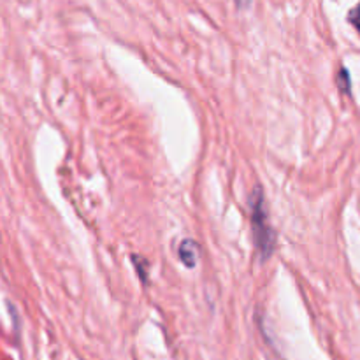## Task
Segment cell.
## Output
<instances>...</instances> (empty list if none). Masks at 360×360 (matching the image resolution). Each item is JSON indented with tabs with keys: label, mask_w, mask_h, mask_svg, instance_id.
<instances>
[{
	"label": "cell",
	"mask_w": 360,
	"mask_h": 360,
	"mask_svg": "<svg viewBox=\"0 0 360 360\" xmlns=\"http://www.w3.org/2000/svg\"><path fill=\"white\" fill-rule=\"evenodd\" d=\"M197 255H199V250L197 245L192 239H185V241L179 245V259L185 264L186 267H193L197 264Z\"/></svg>",
	"instance_id": "cell-2"
},
{
	"label": "cell",
	"mask_w": 360,
	"mask_h": 360,
	"mask_svg": "<svg viewBox=\"0 0 360 360\" xmlns=\"http://www.w3.org/2000/svg\"><path fill=\"white\" fill-rule=\"evenodd\" d=\"M348 21L354 25V28L359 32V35H360V2L350 11V13H348Z\"/></svg>",
	"instance_id": "cell-4"
},
{
	"label": "cell",
	"mask_w": 360,
	"mask_h": 360,
	"mask_svg": "<svg viewBox=\"0 0 360 360\" xmlns=\"http://www.w3.org/2000/svg\"><path fill=\"white\" fill-rule=\"evenodd\" d=\"M338 84L341 86V90L345 94H350L352 86H350V74H348L347 69H341L340 70V76H338Z\"/></svg>",
	"instance_id": "cell-3"
},
{
	"label": "cell",
	"mask_w": 360,
	"mask_h": 360,
	"mask_svg": "<svg viewBox=\"0 0 360 360\" xmlns=\"http://www.w3.org/2000/svg\"><path fill=\"white\" fill-rule=\"evenodd\" d=\"M250 213H252L253 243H255V248L262 260H267L276 248V234L269 224L266 200H264V193L259 186L253 190L252 197H250Z\"/></svg>",
	"instance_id": "cell-1"
},
{
	"label": "cell",
	"mask_w": 360,
	"mask_h": 360,
	"mask_svg": "<svg viewBox=\"0 0 360 360\" xmlns=\"http://www.w3.org/2000/svg\"><path fill=\"white\" fill-rule=\"evenodd\" d=\"M236 2H238V4H239V6H245V4H246V2H248V0H236Z\"/></svg>",
	"instance_id": "cell-5"
}]
</instances>
